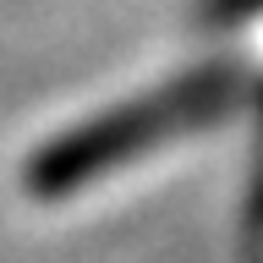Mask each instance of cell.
I'll return each instance as SVG.
<instances>
[{"mask_svg":"<svg viewBox=\"0 0 263 263\" xmlns=\"http://www.w3.org/2000/svg\"><path fill=\"white\" fill-rule=\"evenodd\" d=\"M230 82H236L230 71H197V77H186V82H170V88L154 93V99H137V104H121V110L99 115V121L77 126L71 137L49 143L44 154L28 164V186L39 197H55V192H71L82 181H93V176H104V170H115V164L137 159V154H148L154 143L176 137L181 126L225 110L230 93H236Z\"/></svg>","mask_w":263,"mask_h":263,"instance_id":"1","label":"cell"}]
</instances>
